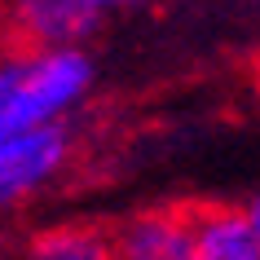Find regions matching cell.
Returning <instances> with one entry per match:
<instances>
[{"label":"cell","instance_id":"obj_1","mask_svg":"<svg viewBox=\"0 0 260 260\" xmlns=\"http://www.w3.org/2000/svg\"><path fill=\"white\" fill-rule=\"evenodd\" d=\"M97 88L84 44H0V141L67 123Z\"/></svg>","mask_w":260,"mask_h":260},{"label":"cell","instance_id":"obj_2","mask_svg":"<svg viewBox=\"0 0 260 260\" xmlns=\"http://www.w3.org/2000/svg\"><path fill=\"white\" fill-rule=\"evenodd\" d=\"M71 150H75V141H71L67 123H49V128L0 141V216L18 212L40 190H49L62 177V168L71 164Z\"/></svg>","mask_w":260,"mask_h":260},{"label":"cell","instance_id":"obj_3","mask_svg":"<svg viewBox=\"0 0 260 260\" xmlns=\"http://www.w3.org/2000/svg\"><path fill=\"white\" fill-rule=\"evenodd\" d=\"M0 22L22 44H88L102 9L93 0H0Z\"/></svg>","mask_w":260,"mask_h":260},{"label":"cell","instance_id":"obj_4","mask_svg":"<svg viewBox=\"0 0 260 260\" xmlns=\"http://www.w3.org/2000/svg\"><path fill=\"white\" fill-rule=\"evenodd\" d=\"M190 207H146L110 234V260H190Z\"/></svg>","mask_w":260,"mask_h":260},{"label":"cell","instance_id":"obj_5","mask_svg":"<svg viewBox=\"0 0 260 260\" xmlns=\"http://www.w3.org/2000/svg\"><path fill=\"white\" fill-rule=\"evenodd\" d=\"M190 260H260V234L243 207H190Z\"/></svg>","mask_w":260,"mask_h":260},{"label":"cell","instance_id":"obj_6","mask_svg":"<svg viewBox=\"0 0 260 260\" xmlns=\"http://www.w3.org/2000/svg\"><path fill=\"white\" fill-rule=\"evenodd\" d=\"M18 260H110V234L88 220L44 225L22 243Z\"/></svg>","mask_w":260,"mask_h":260},{"label":"cell","instance_id":"obj_7","mask_svg":"<svg viewBox=\"0 0 260 260\" xmlns=\"http://www.w3.org/2000/svg\"><path fill=\"white\" fill-rule=\"evenodd\" d=\"M97 9H102V18L106 14H123V9H141V5H150V0H93Z\"/></svg>","mask_w":260,"mask_h":260},{"label":"cell","instance_id":"obj_8","mask_svg":"<svg viewBox=\"0 0 260 260\" xmlns=\"http://www.w3.org/2000/svg\"><path fill=\"white\" fill-rule=\"evenodd\" d=\"M243 212H247V220H251V225H256V234H260V194H251V199H247Z\"/></svg>","mask_w":260,"mask_h":260},{"label":"cell","instance_id":"obj_9","mask_svg":"<svg viewBox=\"0 0 260 260\" xmlns=\"http://www.w3.org/2000/svg\"><path fill=\"white\" fill-rule=\"evenodd\" d=\"M251 97H256V106H260V53L251 57Z\"/></svg>","mask_w":260,"mask_h":260}]
</instances>
